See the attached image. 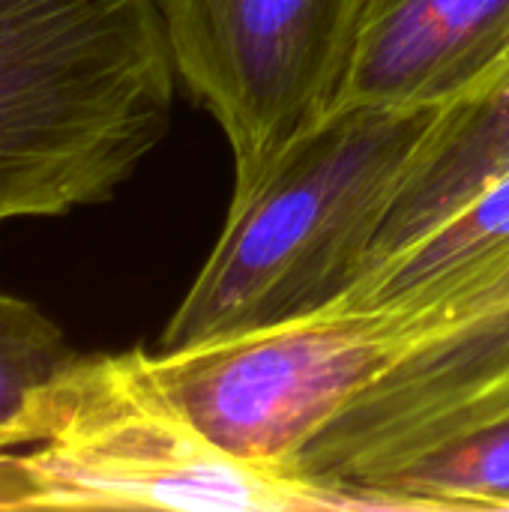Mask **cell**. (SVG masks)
<instances>
[{
	"label": "cell",
	"instance_id": "6da1fadb",
	"mask_svg": "<svg viewBox=\"0 0 509 512\" xmlns=\"http://www.w3.org/2000/svg\"><path fill=\"white\" fill-rule=\"evenodd\" d=\"M444 108L342 102L249 186L159 339L162 351L339 303Z\"/></svg>",
	"mask_w": 509,
	"mask_h": 512
},
{
	"label": "cell",
	"instance_id": "7a4b0ae2",
	"mask_svg": "<svg viewBox=\"0 0 509 512\" xmlns=\"http://www.w3.org/2000/svg\"><path fill=\"white\" fill-rule=\"evenodd\" d=\"M159 0H0V222L108 201L171 126Z\"/></svg>",
	"mask_w": 509,
	"mask_h": 512
},
{
	"label": "cell",
	"instance_id": "3957f363",
	"mask_svg": "<svg viewBox=\"0 0 509 512\" xmlns=\"http://www.w3.org/2000/svg\"><path fill=\"white\" fill-rule=\"evenodd\" d=\"M48 510L390 512L399 498L240 462L210 444L153 372V354H78L48 387L27 453Z\"/></svg>",
	"mask_w": 509,
	"mask_h": 512
},
{
	"label": "cell",
	"instance_id": "277c9868",
	"mask_svg": "<svg viewBox=\"0 0 509 512\" xmlns=\"http://www.w3.org/2000/svg\"><path fill=\"white\" fill-rule=\"evenodd\" d=\"M408 348V318L330 306L159 351L153 372L210 444L255 468L297 471Z\"/></svg>",
	"mask_w": 509,
	"mask_h": 512
},
{
	"label": "cell",
	"instance_id": "5b68a950",
	"mask_svg": "<svg viewBox=\"0 0 509 512\" xmlns=\"http://www.w3.org/2000/svg\"><path fill=\"white\" fill-rule=\"evenodd\" d=\"M174 72L249 186L333 108L363 0H159Z\"/></svg>",
	"mask_w": 509,
	"mask_h": 512
},
{
	"label": "cell",
	"instance_id": "8992f818",
	"mask_svg": "<svg viewBox=\"0 0 509 512\" xmlns=\"http://www.w3.org/2000/svg\"><path fill=\"white\" fill-rule=\"evenodd\" d=\"M509 414V264L456 300L408 354L297 462L327 483L369 486Z\"/></svg>",
	"mask_w": 509,
	"mask_h": 512
},
{
	"label": "cell",
	"instance_id": "52a82bcc",
	"mask_svg": "<svg viewBox=\"0 0 509 512\" xmlns=\"http://www.w3.org/2000/svg\"><path fill=\"white\" fill-rule=\"evenodd\" d=\"M509 57V0H363L333 105L447 108Z\"/></svg>",
	"mask_w": 509,
	"mask_h": 512
},
{
	"label": "cell",
	"instance_id": "ba28073f",
	"mask_svg": "<svg viewBox=\"0 0 509 512\" xmlns=\"http://www.w3.org/2000/svg\"><path fill=\"white\" fill-rule=\"evenodd\" d=\"M507 264L509 168L438 228L366 273L333 306L405 315L414 345L456 300Z\"/></svg>",
	"mask_w": 509,
	"mask_h": 512
},
{
	"label": "cell",
	"instance_id": "9c48e42d",
	"mask_svg": "<svg viewBox=\"0 0 509 512\" xmlns=\"http://www.w3.org/2000/svg\"><path fill=\"white\" fill-rule=\"evenodd\" d=\"M507 168L509 57L477 93L438 114L414 168L378 228L360 279L450 219Z\"/></svg>",
	"mask_w": 509,
	"mask_h": 512
},
{
	"label": "cell",
	"instance_id": "30bf717a",
	"mask_svg": "<svg viewBox=\"0 0 509 512\" xmlns=\"http://www.w3.org/2000/svg\"><path fill=\"white\" fill-rule=\"evenodd\" d=\"M411 510H509V414L369 483Z\"/></svg>",
	"mask_w": 509,
	"mask_h": 512
},
{
	"label": "cell",
	"instance_id": "8fae6325",
	"mask_svg": "<svg viewBox=\"0 0 509 512\" xmlns=\"http://www.w3.org/2000/svg\"><path fill=\"white\" fill-rule=\"evenodd\" d=\"M75 357L48 315L0 291V453L39 444L45 393Z\"/></svg>",
	"mask_w": 509,
	"mask_h": 512
},
{
	"label": "cell",
	"instance_id": "7c38bea8",
	"mask_svg": "<svg viewBox=\"0 0 509 512\" xmlns=\"http://www.w3.org/2000/svg\"><path fill=\"white\" fill-rule=\"evenodd\" d=\"M48 510L45 486L30 468L27 456L0 453V512Z\"/></svg>",
	"mask_w": 509,
	"mask_h": 512
}]
</instances>
